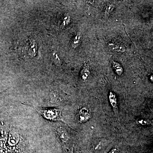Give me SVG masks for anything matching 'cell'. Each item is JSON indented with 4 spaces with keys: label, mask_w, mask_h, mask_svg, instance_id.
<instances>
[{
    "label": "cell",
    "mask_w": 153,
    "mask_h": 153,
    "mask_svg": "<svg viewBox=\"0 0 153 153\" xmlns=\"http://www.w3.org/2000/svg\"><path fill=\"white\" fill-rule=\"evenodd\" d=\"M91 114L89 110L86 107H83L79 110L78 114V120L80 123H84L89 120Z\"/></svg>",
    "instance_id": "cell-1"
},
{
    "label": "cell",
    "mask_w": 153,
    "mask_h": 153,
    "mask_svg": "<svg viewBox=\"0 0 153 153\" xmlns=\"http://www.w3.org/2000/svg\"><path fill=\"white\" fill-rule=\"evenodd\" d=\"M26 46V50L27 51V54L30 57H34L36 55L37 49V45L36 41L33 39H30Z\"/></svg>",
    "instance_id": "cell-2"
},
{
    "label": "cell",
    "mask_w": 153,
    "mask_h": 153,
    "mask_svg": "<svg viewBox=\"0 0 153 153\" xmlns=\"http://www.w3.org/2000/svg\"><path fill=\"white\" fill-rule=\"evenodd\" d=\"M89 63V60H86V62L83 65L81 72H80V77L84 81L87 80L90 74Z\"/></svg>",
    "instance_id": "cell-3"
},
{
    "label": "cell",
    "mask_w": 153,
    "mask_h": 153,
    "mask_svg": "<svg viewBox=\"0 0 153 153\" xmlns=\"http://www.w3.org/2000/svg\"><path fill=\"white\" fill-rule=\"evenodd\" d=\"M108 47L113 51L116 52H124L126 51V47L123 44L117 42H110Z\"/></svg>",
    "instance_id": "cell-4"
},
{
    "label": "cell",
    "mask_w": 153,
    "mask_h": 153,
    "mask_svg": "<svg viewBox=\"0 0 153 153\" xmlns=\"http://www.w3.org/2000/svg\"><path fill=\"white\" fill-rule=\"evenodd\" d=\"M59 111L56 109L48 110L44 111L45 117L52 120H57L59 117Z\"/></svg>",
    "instance_id": "cell-5"
},
{
    "label": "cell",
    "mask_w": 153,
    "mask_h": 153,
    "mask_svg": "<svg viewBox=\"0 0 153 153\" xmlns=\"http://www.w3.org/2000/svg\"><path fill=\"white\" fill-rule=\"evenodd\" d=\"M108 97H109V100L111 105L115 113L117 111L118 108L117 99L116 96L112 91H110L109 92Z\"/></svg>",
    "instance_id": "cell-6"
},
{
    "label": "cell",
    "mask_w": 153,
    "mask_h": 153,
    "mask_svg": "<svg viewBox=\"0 0 153 153\" xmlns=\"http://www.w3.org/2000/svg\"><path fill=\"white\" fill-rule=\"evenodd\" d=\"M19 134L17 131H12L11 132L9 137V143L12 146L16 144L19 142Z\"/></svg>",
    "instance_id": "cell-7"
},
{
    "label": "cell",
    "mask_w": 153,
    "mask_h": 153,
    "mask_svg": "<svg viewBox=\"0 0 153 153\" xmlns=\"http://www.w3.org/2000/svg\"><path fill=\"white\" fill-rule=\"evenodd\" d=\"M112 66L115 72L119 76H121L123 72V69L121 65L117 62L112 61Z\"/></svg>",
    "instance_id": "cell-8"
},
{
    "label": "cell",
    "mask_w": 153,
    "mask_h": 153,
    "mask_svg": "<svg viewBox=\"0 0 153 153\" xmlns=\"http://www.w3.org/2000/svg\"><path fill=\"white\" fill-rule=\"evenodd\" d=\"M81 38H82V36L80 33H77L76 36H74L72 40V43H71L73 48H76L80 45V43H81Z\"/></svg>",
    "instance_id": "cell-9"
},
{
    "label": "cell",
    "mask_w": 153,
    "mask_h": 153,
    "mask_svg": "<svg viewBox=\"0 0 153 153\" xmlns=\"http://www.w3.org/2000/svg\"><path fill=\"white\" fill-rule=\"evenodd\" d=\"M58 135L60 138L64 142H66L69 139L68 134L64 129L60 128L58 130Z\"/></svg>",
    "instance_id": "cell-10"
},
{
    "label": "cell",
    "mask_w": 153,
    "mask_h": 153,
    "mask_svg": "<svg viewBox=\"0 0 153 153\" xmlns=\"http://www.w3.org/2000/svg\"><path fill=\"white\" fill-rule=\"evenodd\" d=\"M70 17L68 15H63L60 19V25L61 27H64L70 23Z\"/></svg>",
    "instance_id": "cell-11"
},
{
    "label": "cell",
    "mask_w": 153,
    "mask_h": 153,
    "mask_svg": "<svg viewBox=\"0 0 153 153\" xmlns=\"http://www.w3.org/2000/svg\"><path fill=\"white\" fill-rule=\"evenodd\" d=\"M115 8V5L113 4H108L105 6V15L106 17L109 16L110 14L112 13L113 11Z\"/></svg>",
    "instance_id": "cell-12"
},
{
    "label": "cell",
    "mask_w": 153,
    "mask_h": 153,
    "mask_svg": "<svg viewBox=\"0 0 153 153\" xmlns=\"http://www.w3.org/2000/svg\"><path fill=\"white\" fill-rule=\"evenodd\" d=\"M137 123V124L141 125L142 126L149 125V124H151V121L149 120L141 119L136 121Z\"/></svg>",
    "instance_id": "cell-13"
},
{
    "label": "cell",
    "mask_w": 153,
    "mask_h": 153,
    "mask_svg": "<svg viewBox=\"0 0 153 153\" xmlns=\"http://www.w3.org/2000/svg\"><path fill=\"white\" fill-rule=\"evenodd\" d=\"M117 149L114 148V149H112L110 152H109L108 153H115V152H116Z\"/></svg>",
    "instance_id": "cell-14"
}]
</instances>
